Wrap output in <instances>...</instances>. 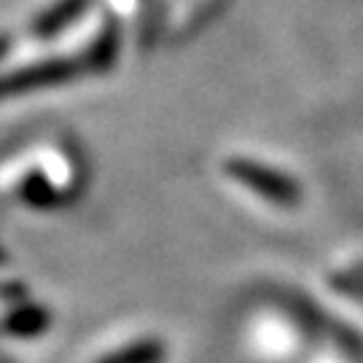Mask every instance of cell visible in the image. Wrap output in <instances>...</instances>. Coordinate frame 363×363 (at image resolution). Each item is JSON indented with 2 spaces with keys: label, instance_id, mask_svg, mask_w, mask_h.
<instances>
[{
  "label": "cell",
  "instance_id": "obj_1",
  "mask_svg": "<svg viewBox=\"0 0 363 363\" xmlns=\"http://www.w3.org/2000/svg\"><path fill=\"white\" fill-rule=\"evenodd\" d=\"M116 52L118 27L113 22H108L100 30V35L94 38V43L81 49V52L38 60V62H30L25 67H16L11 73H3L0 76V97H13V94L60 86V84L86 76V73H103L113 65Z\"/></svg>",
  "mask_w": 363,
  "mask_h": 363
},
{
  "label": "cell",
  "instance_id": "obj_2",
  "mask_svg": "<svg viewBox=\"0 0 363 363\" xmlns=\"http://www.w3.org/2000/svg\"><path fill=\"white\" fill-rule=\"evenodd\" d=\"M223 167H226L229 178H234L237 183L247 186V189H253L256 194L274 202V205H296L298 202L296 183L286 178V175H280V172H274L272 167H264L259 162L240 159V156L229 159Z\"/></svg>",
  "mask_w": 363,
  "mask_h": 363
},
{
  "label": "cell",
  "instance_id": "obj_3",
  "mask_svg": "<svg viewBox=\"0 0 363 363\" xmlns=\"http://www.w3.org/2000/svg\"><path fill=\"white\" fill-rule=\"evenodd\" d=\"M89 0H57L49 11L38 13L30 25V35L33 38H52L57 33H62L67 25H73L81 11L86 9Z\"/></svg>",
  "mask_w": 363,
  "mask_h": 363
},
{
  "label": "cell",
  "instance_id": "obj_4",
  "mask_svg": "<svg viewBox=\"0 0 363 363\" xmlns=\"http://www.w3.org/2000/svg\"><path fill=\"white\" fill-rule=\"evenodd\" d=\"M167 361V345L159 337H145L130 342L118 350L100 355L94 363H164Z\"/></svg>",
  "mask_w": 363,
  "mask_h": 363
},
{
  "label": "cell",
  "instance_id": "obj_5",
  "mask_svg": "<svg viewBox=\"0 0 363 363\" xmlns=\"http://www.w3.org/2000/svg\"><path fill=\"white\" fill-rule=\"evenodd\" d=\"M52 325V315L49 310H43L38 304H22L19 310H13L9 318H6V331L13 334V337H38L46 328Z\"/></svg>",
  "mask_w": 363,
  "mask_h": 363
},
{
  "label": "cell",
  "instance_id": "obj_6",
  "mask_svg": "<svg viewBox=\"0 0 363 363\" xmlns=\"http://www.w3.org/2000/svg\"><path fill=\"white\" fill-rule=\"evenodd\" d=\"M22 196H25L30 205L43 208V205H52L54 202V189L49 181H43L40 175H30L22 186Z\"/></svg>",
  "mask_w": 363,
  "mask_h": 363
},
{
  "label": "cell",
  "instance_id": "obj_7",
  "mask_svg": "<svg viewBox=\"0 0 363 363\" xmlns=\"http://www.w3.org/2000/svg\"><path fill=\"white\" fill-rule=\"evenodd\" d=\"M0 363H11V361H6V358H0Z\"/></svg>",
  "mask_w": 363,
  "mask_h": 363
}]
</instances>
